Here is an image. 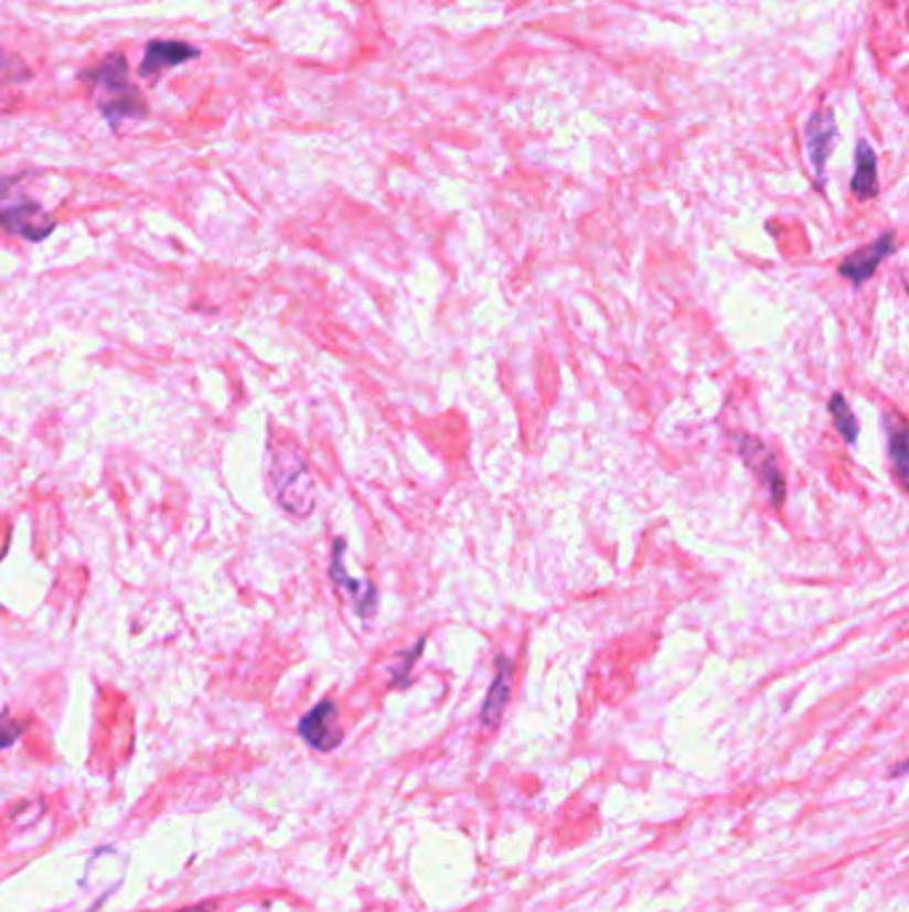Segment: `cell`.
I'll return each instance as SVG.
<instances>
[{"label": "cell", "instance_id": "cell-1", "mask_svg": "<svg viewBox=\"0 0 909 912\" xmlns=\"http://www.w3.org/2000/svg\"><path fill=\"white\" fill-rule=\"evenodd\" d=\"M81 81L86 83L96 107L113 129H118L124 120L147 118L142 92L128 78V65L120 54L105 56L99 67L81 73Z\"/></svg>", "mask_w": 909, "mask_h": 912}, {"label": "cell", "instance_id": "cell-2", "mask_svg": "<svg viewBox=\"0 0 909 912\" xmlns=\"http://www.w3.org/2000/svg\"><path fill=\"white\" fill-rule=\"evenodd\" d=\"M275 489L286 513L307 518L316 509V481L302 451L288 449V454H275Z\"/></svg>", "mask_w": 909, "mask_h": 912}, {"label": "cell", "instance_id": "cell-3", "mask_svg": "<svg viewBox=\"0 0 909 912\" xmlns=\"http://www.w3.org/2000/svg\"><path fill=\"white\" fill-rule=\"evenodd\" d=\"M54 227V216L46 214V208L38 206L35 201L19 197L17 203H0V229H6L9 235L38 244V240H46Z\"/></svg>", "mask_w": 909, "mask_h": 912}, {"label": "cell", "instance_id": "cell-4", "mask_svg": "<svg viewBox=\"0 0 909 912\" xmlns=\"http://www.w3.org/2000/svg\"><path fill=\"white\" fill-rule=\"evenodd\" d=\"M734 446H736V451H739V457L745 459L747 468H750L752 473L766 483L768 491H771L773 505L782 507L787 489H784L782 470H779V464H777V457L768 451V446L763 443V440H758L752 436H734Z\"/></svg>", "mask_w": 909, "mask_h": 912}, {"label": "cell", "instance_id": "cell-5", "mask_svg": "<svg viewBox=\"0 0 909 912\" xmlns=\"http://www.w3.org/2000/svg\"><path fill=\"white\" fill-rule=\"evenodd\" d=\"M299 737L304 739L310 748L320 752H331L342 744L344 731L339 726V710L331 699L320 701V705L312 707L307 716L299 720Z\"/></svg>", "mask_w": 909, "mask_h": 912}, {"label": "cell", "instance_id": "cell-6", "mask_svg": "<svg viewBox=\"0 0 909 912\" xmlns=\"http://www.w3.org/2000/svg\"><path fill=\"white\" fill-rule=\"evenodd\" d=\"M805 152H809V161L814 165L816 171V180L819 184L824 182V165H827L832 150H835V142H837V126H835V115L832 110H819L809 118V124H805Z\"/></svg>", "mask_w": 909, "mask_h": 912}, {"label": "cell", "instance_id": "cell-7", "mask_svg": "<svg viewBox=\"0 0 909 912\" xmlns=\"http://www.w3.org/2000/svg\"><path fill=\"white\" fill-rule=\"evenodd\" d=\"M896 248V233L894 229H888V233H883L875 244L859 248V251H854L851 257H846L841 261V276L848 278L854 286H862L864 280H869L875 276V270L880 267V261L886 257H891Z\"/></svg>", "mask_w": 909, "mask_h": 912}, {"label": "cell", "instance_id": "cell-8", "mask_svg": "<svg viewBox=\"0 0 909 912\" xmlns=\"http://www.w3.org/2000/svg\"><path fill=\"white\" fill-rule=\"evenodd\" d=\"M344 552H347V545L344 539L334 541V558H331V582H334L339 590H344L350 596V601L355 603V611L368 620L376 611V587L371 582H361V579H352L347 569H344Z\"/></svg>", "mask_w": 909, "mask_h": 912}, {"label": "cell", "instance_id": "cell-9", "mask_svg": "<svg viewBox=\"0 0 909 912\" xmlns=\"http://www.w3.org/2000/svg\"><path fill=\"white\" fill-rule=\"evenodd\" d=\"M201 56V51L195 46H190V43H182V41H150L145 49V60L142 65H139V75L147 81H156L163 69H171V67H179L184 65V62L190 60H197Z\"/></svg>", "mask_w": 909, "mask_h": 912}, {"label": "cell", "instance_id": "cell-10", "mask_svg": "<svg viewBox=\"0 0 909 912\" xmlns=\"http://www.w3.org/2000/svg\"><path fill=\"white\" fill-rule=\"evenodd\" d=\"M512 691V659L510 656H496V678L489 688V697L483 701V710H480V723L485 729H496L499 720H502L504 710H507Z\"/></svg>", "mask_w": 909, "mask_h": 912}, {"label": "cell", "instance_id": "cell-11", "mask_svg": "<svg viewBox=\"0 0 909 912\" xmlns=\"http://www.w3.org/2000/svg\"><path fill=\"white\" fill-rule=\"evenodd\" d=\"M32 81V69L22 56L9 49H0V112L11 105L19 86Z\"/></svg>", "mask_w": 909, "mask_h": 912}, {"label": "cell", "instance_id": "cell-12", "mask_svg": "<svg viewBox=\"0 0 909 912\" xmlns=\"http://www.w3.org/2000/svg\"><path fill=\"white\" fill-rule=\"evenodd\" d=\"M851 190L859 201H869L878 195V158L875 150L867 142H859L856 147V171L851 180Z\"/></svg>", "mask_w": 909, "mask_h": 912}, {"label": "cell", "instance_id": "cell-13", "mask_svg": "<svg viewBox=\"0 0 909 912\" xmlns=\"http://www.w3.org/2000/svg\"><path fill=\"white\" fill-rule=\"evenodd\" d=\"M830 414L843 440H846V443H856V438H859V419L854 417V411H851V406L841 393L830 398Z\"/></svg>", "mask_w": 909, "mask_h": 912}, {"label": "cell", "instance_id": "cell-14", "mask_svg": "<svg viewBox=\"0 0 909 912\" xmlns=\"http://www.w3.org/2000/svg\"><path fill=\"white\" fill-rule=\"evenodd\" d=\"M888 451H891V462H894L896 475H899V481L905 483L907 481V432H905V427H899V430L891 432V438H888Z\"/></svg>", "mask_w": 909, "mask_h": 912}, {"label": "cell", "instance_id": "cell-15", "mask_svg": "<svg viewBox=\"0 0 909 912\" xmlns=\"http://www.w3.org/2000/svg\"><path fill=\"white\" fill-rule=\"evenodd\" d=\"M22 731L24 726L19 723V720H11L9 712H3V716H0V750L11 748V744L22 737Z\"/></svg>", "mask_w": 909, "mask_h": 912}, {"label": "cell", "instance_id": "cell-16", "mask_svg": "<svg viewBox=\"0 0 909 912\" xmlns=\"http://www.w3.org/2000/svg\"><path fill=\"white\" fill-rule=\"evenodd\" d=\"M421 646H425V637H421L419 643H414V646H411V652H408L406 656H403L400 667L395 669L393 686H406V684H408V669H411V665H414V659H416V656L421 654Z\"/></svg>", "mask_w": 909, "mask_h": 912}]
</instances>
